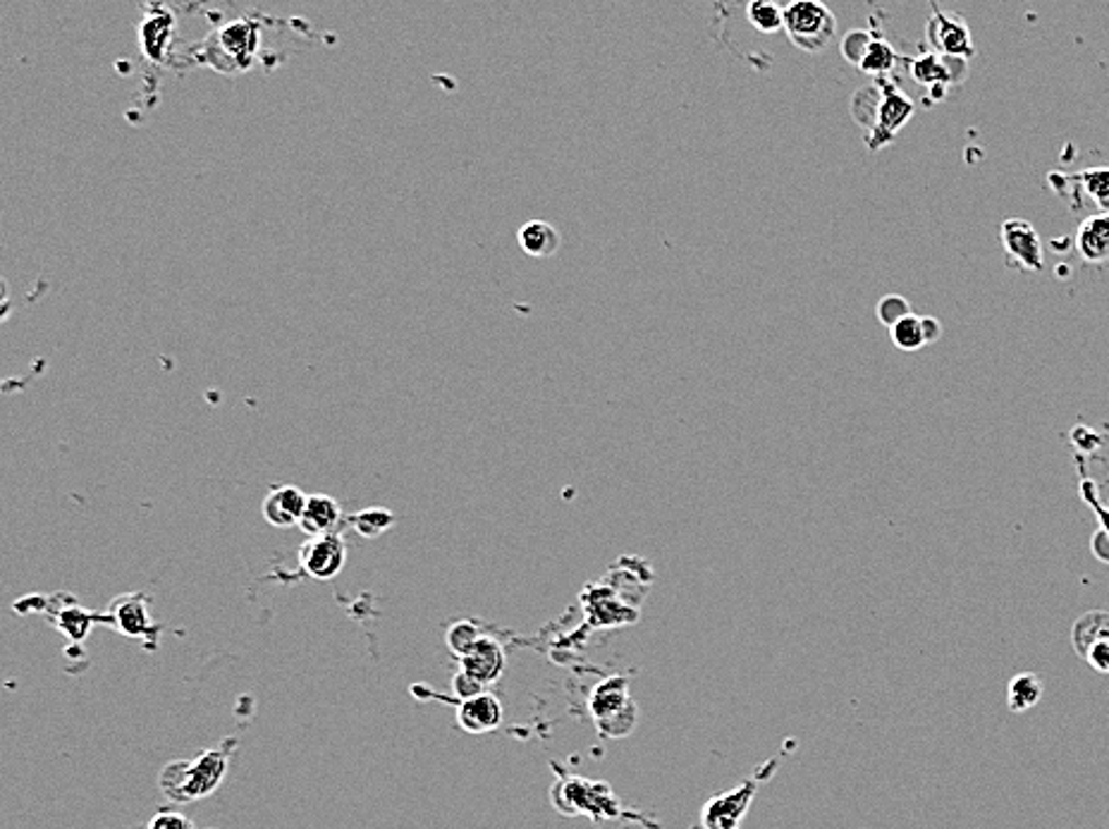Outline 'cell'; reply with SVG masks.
<instances>
[{"instance_id":"cell-1","label":"cell","mask_w":1109,"mask_h":829,"mask_svg":"<svg viewBox=\"0 0 1109 829\" xmlns=\"http://www.w3.org/2000/svg\"><path fill=\"white\" fill-rule=\"evenodd\" d=\"M237 741L225 738L220 746L208 748L194 760H172L158 774V789L170 803H194L216 794L225 774L230 770V760Z\"/></svg>"},{"instance_id":"cell-2","label":"cell","mask_w":1109,"mask_h":829,"mask_svg":"<svg viewBox=\"0 0 1109 829\" xmlns=\"http://www.w3.org/2000/svg\"><path fill=\"white\" fill-rule=\"evenodd\" d=\"M627 686L629 684L624 676H610V680L600 682L594 690H591L588 710L603 736L622 738L634 732L639 712Z\"/></svg>"},{"instance_id":"cell-3","label":"cell","mask_w":1109,"mask_h":829,"mask_svg":"<svg viewBox=\"0 0 1109 829\" xmlns=\"http://www.w3.org/2000/svg\"><path fill=\"white\" fill-rule=\"evenodd\" d=\"M785 32L803 53H823L837 36V17L815 0H797L785 5Z\"/></svg>"},{"instance_id":"cell-4","label":"cell","mask_w":1109,"mask_h":829,"mask_svg":"<svg viewBox=\"0 0 1109 829\" xmlns=\"http://www.w3.org/2000/svg\"><path fill=\"white\" fill-rule=\"evenodd\" d=\"M552 806L558 808L562 815H582L588 813L591 818H608L617 810V798L608 784L603 782H588L582 777H570V780H560L550 791Z\"/></svg>"},{"instance_id":"cell-5","label":"cell","mask_w":1109,"mask_h":829,"mask_svg":"<svg viewBox=\"0 0 1109 829\" xmlns=\"http://www.w3.org/2000/svg\"><path fill=\"white\" fill-rule=\"evenodd\" d=\"M875 82L880 84L882 98H880L873 128L866 134V146L871 151H880V148L890 146L894 140H897V134L906 128V122H909L916 112L914 100L906 96L890 77H880Z\"/></svg>"},{"instance_id":"cell-6","label":"cell","mask_w":1109,"mask_h":829,"mask_svg":"<svg viewBox=\"0 0 1109 829\" xmlns=\"http://www.w3.org/2000/svg\"><path fill=\"white\" fill-rule=\"evenodd\" d=\"M926 39L928 46L932 48V53L962 60H970L976 56L974 36H970L968 22L962 15H956V12L932 8V15L926 27Z\"/></svg>"},{"instance_id":"cell-7","label":"cell","mask_w":1109,"mask_h":829,"mask_svg":"<svg viewBox=\"0 0 1109 829\" xmlns=\"http://www.w3.org/2000/svg\"><path fill=\"white\" fill-rule=\"evenodd\" d=\"M761 780L753 777V780L741 782L732 791H723L713 798L705 801L701 808V827L703 829H739L743 818H747L751 810V803L755 798V791H759Z\"/></svg>"},{"instance_id":"cell-8","label":"cell","mask_w":1109,"mask_h":829,"mask_svg":"<svg viewBox=\"0 0 1109 829\" xmlns=\"http://www.w3.org/2000/svg\"><path fill=\"white\" fill-rule=\"evenodd\" d=\"M347 543L339 533L307 538L299 548V567L317 581H331L345 569Z\"/></svg>"},{"instance_id":"cell-9","label":"cell","mask_w":1109,"mask_h":829,"mask_svg":"<svg viewBox=\"0 0 1109 829\" xmlns=\"http://www.w3.org/2000/svg\"><path fill=\"white\" fill-rule=\"evenodd\" d=\"M968 74V60L962 58H947L940 53H926L911 62V77L916 84H921L928 89V94L942 100L947 94L950 86L962 84Z\"/></svg>"},{"instance_id":"cell-10","label":"cell","mask_w":1109,"mask_h":829,"mask_svg":"<svg viewBox=\"0 0 1109 829\" xmlns=\"http://www.w3.org/2000/svg\"><path fill=\"white\" fill-rule=\"evenodd\" d=\"M1000 240L1010 261L1024 271H1042V240L1038 230L1024 218H1010L1002 223Z\"/></svg>"},{"instance_id":"cell-11","label":"cell","mask_w":1109,"mask_h":829,"mask_svg":"<svg viewBox=\"0 0 1109 829\" xmlns=\"http://www.w3.org/2000/svg\"><path fill=\"white\" fill-rule=\"evenodd\" d=\"M460 664L466 674H472L476 682H481L488 688L500 682L502 672H505V648L493 636H481L476 640V646L460 660Z\"/></svg>"},{"instance_id":"cell-12","label":"cell","mask_w":1109,"mask_h":829,"mask_svg":"<svg viewBox=\"0 0 1109 829\" xmlns=\"http://www.w3.org/2000/svg\"><path fill=\"white\" fill-rule=\"evenodd\" d=\"M307 493L297 485H275L263 497L261 514L275 529H293L299 526L301 514L307 507Z\"/></svg>"},{"instance_id":"cell-13","label":"cell","mask_w":1109,"mask_h":829,"mask_svg":"<svg viewBox=\"0 0 1109 829\" xmlns=\"http://www.w3.org/2000/svg\"><path fill=\"white\" fill-rule=\"evenodd\" d=\"M502 702L493 694H481L469 700H462L457 706V724L466 734H490L502 724Z\"/></svg>"},{"instance_id":"cell-14","label":"cell","mask_w":1109,"mask_h":829,"mask_svg":"<svg viewBox=\"0 0 1109 829\" xmlns=\"http://www.w3.org/2000/svg\"><path fill=\"white\" fill-rule=\"evenodd\" d=\"M110 620L120 634L130 638H142L154 632V622L148 617V600L139 593L112 600Z\"/></svg>"},{"instance_id":"cell-15","label":"cell","mask_w":1109,"mask_h":829,"mask_svg":"<svg viewBox=\"0 0 1109 829\" xmlns=\"http://www.w3.org/2000/svg\"><path fill=\"white\" fill-rule=\"evenodd\" d=\"M339 524H343V509H339L335 497L323 495V493L307 497V507H305V514H301L299 529L305 531L309 538L337 533Z\"/></svg>"},{"instance_id":"cell-16","label":"cell","mask_w":1109,"mask_h":829,"mask_svg":"<svg viewBox=\"0 0 1109 829\" xmlns=\"http://www.w3.org/2000/svg\"><path fill=\"white\" fill-rule=\"evenodd\" d=\"M1076 251L1088 263L1109 261V213H1098V216L1081 223L1076 232Z\"/></svg>"},{"instance_id":"cell-17","label":"cell","mask_w":1109,"mask_h":829,"mask_svg":"<svg viewBox=\"0 0 1109 829\" xmlns=\"http://www.w3.org/2000/svg\"><path fill=\"white\" fill-rule=\"evenodd\" d=\"M516 242L532 259H550L560 251V230L548 220H528L516 232Z\"/></svg>"},{"instance_id":"cell-18","label":"cell","mask_w":1109,"mask_h":829,"mask_svg":"<svg viewBox=\"0 0 1109 829\" xmlns=\"http://www.w3.org/2000/svg\"><path fill=\"white\" fill-rule=\"evenodd\" d=\"M1105 638H1109V612L1102 610L1086 612L1083 617L1076 620L1074 629H1071V644H1074V650L1081 658L1086 656L1098 640Z\"/></svg>"},{"instance_id":"cell-19","label":"cell","mask_w":1109,"mask_h":829,"mask_svg":"<svg viewBox=\"0 0 1109 829\" xmlns=\"http://www.w3.org/2000/svg\"><path fill=\"white\" fill-rule=\"evenodd\" d=\"M1045 694V684L1038 674L1021 672L1010 682L1006 688V706L1012 712H1028L1040 702Z\"/></svg>"},{"instance_id":"cell-20","label":"cell","mask_w":1109,"mask_h":829,"mask_svg":"<svg viewBox=\"0 0 1109 829\" xmlns=\"http://www.w3.org/2000/svg\"><path fill=\"white\" fill-rule=\"evenodd\" d=\"M890 337H892L894 347L902 349V351H918V349H923L928 345L926 319L923 316H916V313H909V316L892 325Z\"/></svg>"},{"instance_id":"cell-21","label":"cell","mask_w":1109,"mask_h":829,"mask_svg":"<svg viewBox=\"0 0 1109 829\" xmlns=\"http://www.w3.org/2000/svg\"><path fill=\"white\" fill-rule=\"evenodd\" d=\"M397 517L387 507H367L349 519V526L363 538H381L393 529Z\"/></svg>"},{"instance_id":"cell-22","label":"cell","mask_w":1109,"mask_h":829,"mask_svg":"<svg viewBox=\"0 0 1109 829\" xmlns=\"http://www.w3.org/2000/svg\"><path fill=\"white\" fill-rule=\"evenodd\" d=\"M747 20L755 32L777 34L785 29V8L771 0H753L747 5Z\"/></svg>"},{"instance_id":"cell-23","label":"cell","mask_w":1109,"mask_h":829,"mask_svg":"<svg viewBox=\"0 0 1109 829\" xmlns=\"http://www.w3.org/2000/svg\"><path fill=\"white\" fill-rule=\"evenodd\" d=\"M897 62H899L897 50H894L885 39H882V36H878V39L871 44V48H868V53L861 60L859 70L863 74H873L875 80H880V77H890V72L897 68Z\"/></svg>"},{"instance_id":"cell-24","label":"cell","mask_w":1109,"mask_h":829,"mask_svg":"<svg viewBox=\"0 0 1109 829\" xmlns=\"http://www.w3.org/2000/svg\"><path fill=\"white\" fill-rule=\"evenodd\" d=\"M1069 180L1081 184L1083 192H1086V196L1093 201V204L1098 206L1102 213H1109V168L1081 170Z\"/></svg>"},{"instance_id":"cell-25","label":"cell","mask_w":1109,"mask_h":829,"mask_svg":"<svg viewBox=\"0 0 1109 829\" xmlns=\"http://www.w3.org/2000/svg\"><path fill=\"white\" fill-rule=\"evenodd\" d=\"M880 98H882V89H880L878 82L868 84V86H863V89L856 92L851 98L854 122L861 124V128H866V130H871L873 122H875V116H878Z\"/></svg>"},{"instance_id":"cell-26","label":"cell","mask_w":1109,"mask_h":829,"mask_svg":"<svg viewBox=\"0 0 1109 829\" xmlns=\"http://www.w3.org/2000/svg\"><path fill=\"white\" fill-rule=\"evenodd\" d=\"M875 39H878V34L868 32V29H851V32H847V34L842 36V41H839V50H842L844 60L859 68L861 60L868 53V48H871V44Z\"/></svg>"},{"instance_id":"cell-27","label":"cell","mask_w":1109,"mask_h":829,"mask_svg":"<svg viewBox=\"0 0 1109 829\" xmlns=\"http://www.w3.org/2000/svg\"><path fill=\"white\" fill-rule=\"evenodd\" d=\"M481 636L484 634H478V626L476 624H472V622H455L448 629V634H445V644H448L452 656L462 660L466 656V652H469L476 646V640L481 638Z\"/></svg>"},{"instance_id":"cell-28","label":"cell","mask_w":1109,"mask_h":829,"mask_svg":"<svg viewBox=\"0 0 1109 829\" xmlns=\"http://www.w3.org/2000/svg\"><path fill=\"white\" fill-rule=\"evenodd\" d=\"M911 313V304L906 301L902 295H887L882 297L878 301L875 307V316L882 325H887V328H892L894 323H899L902 319H906Z\"/></svg>"},{"instance_id":"cell-29","label":"cell","mask_w":1109,"mask_h":829,"mask_svg":"<svg viewBox=\"0 0 1109 829\" xmlns=\"http://www.w3.org/2000/svg\"><path fill=\"white\" fill-rule=\"evenodd\" d=\"M144 829H194V822L180 810L163 808L151 815Z\"/></svg>"},{"instance_id":"cell-30","label":"cell","mask_w":1109,"mask_h":829,"mask_svg":"<svg viewBox=\"0 0 1109 829\" xmlns=\"http://www.w3.org/2000/svg\"><path fill=\"white\" fill-rule=\"evenodd\" d=\"M450 686H452V694H455V698H460V702L486 694V686L481 682H476L474 676L466 674L464 670H460L455 676H452Z\"/></svg>"},{"instance_id":"cell-31","label":"cell","mask_w":1109,"mask_h":829,"mask_svg":"<svg viewBox=\"0 0 1109 829\" xmlns=\"http://www.w3.org/2000/svg\"><path fill=\"white\" fill-rule=\"evenodd\" d=\"M1083 660H1086L1095 672L1109 674V638L1098 640V644H1095V646L1086 652V656H1083Z\"/></svg>"}]
</instances>
